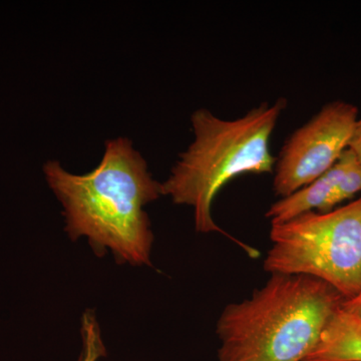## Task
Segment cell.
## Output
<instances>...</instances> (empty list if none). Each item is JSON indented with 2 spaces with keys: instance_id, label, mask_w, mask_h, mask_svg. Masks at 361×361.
<instances>
[{
  "instance_id": "cell-1",
  "label": "cell",
  "mask_w": 361,
  "mask_h": 361,
  "mask_svg": "<svg viewBox=\"0 0 361 361\" xmlns=\"http://www.w3.org/2000/svg\"><path fill=\"white\" fill-rule=\"evenodd\" d=\"M44 172L73 241L85 237L97 256L110 250L118 264L152 265L154 234L145 207L163 196L161 183L130 140L106 141L101 163L87 174L68 172L58 161H47Z\"/></svg>"
},
{
  "instance_id": "cell-6",
  "label": "cell",
  "mask_w": 361,
  "mask_h": 361,
  "mask_svg": "<svg viewBox=\"0 0 361 361\" xmlns=\"http://www.w3.org/2000/svg\"><path fill=\"white\" fill-rule=\"evenodd\" d=\"M345 163L343 154L336 165L319 178L273 203L266 213L271 223H281L310 212H326L327 206L336 189Z\"/></svg>"
},
{
  "instance_id": "cell-2",
  "label": "cell",
  "mask_w": 361,
  "mask_h": 361,
  "mask_svg": "<svg viewBox=\"0 0 361 361\" xmlns=\"http://www.w3.org/2000/svg\"><path fill=\"white\" fill-rule=\"evenodd\" d=\"M286 106L285 99L274 104L263 102L234 120L221 118L207 109L194 111V141L161 183V195L170 197L176 205L194 209L197 232L220 233L249 255L256 253L218 226L212 215L213 202L221 189L238 176L274 171L276 158L271 154L270 140Z\"/></svg>"
},
{
  "instance_id": "cell-8",
  "label": "cell",
  "mask_w": 361,
  "mask_h": 361,
  "mask_svg": "<svg viewBox=\"0 0 361 361\" xmlns=\"http://www.w3.org/2000/svg\"><path fill=\"white\" fill-rule=\"evenodd\" d=\"M343 159L345 163L343 175L330 198L326 212L361 192V161L349 148L344 152Z\"/></svg>"
},
{
  "instance_id": "cell-5",
  "label": "cell",
  "mask_w": 361,
  "mask_h": 361,
  "mask_svg": "<svg viewBox=\"0 0 361 361\" xmlns=\"http://www.w3.org/2000/svg\"><path fill=\"white\" fill-rule=\"evenodd\" d=\"M358 118L357 106L337 99L324 104L298 128L276 159L275 194L288 196L334 167L349 148Z\"/></svg>"
},
{
  "instance_id": "cell-7",
  "label": "cell",
  "mask_w": 361,
  "mask_h": 361,
  "mask_svg": "<svg viewBox=\"0 0 361 361\" xmlns=\"http://www.w3.org/2000/svg\"><path fill=\"white\" fill-rule=\"evenodd\" d=\"M304 361H361V320L341 308Z\"/></svg>"
},
{
  "instance_id": "cell-3",
  "label": "cell",
  "mask_w": 361,
  "mask_h": 361,
  "mask_svg": "<svg viewBox=\"0 0 361 361\" xmlns=\"http://www.w3.org/2000/svg\"><path fill=\"white\" fill-rule=\"evenodd\" d=\"M344 301L315 278L271 275L250 298L223 310L218 360L304 361Z\"/></svg>"
},
{
  "instance_id": "cell-10",
  "label": "cell",
  "mask_w": 361,
  "mask_h": 361,
  "mask_svg": "<svg viewBox=\"0 0 361 361\" xmlns=\"http://www.w3.org/2000/svg\"><path fill=\"white\" fill-rule=\"evenodd\" d=\"M342 310L361 320V292L353 298L344 301Z\"/></svg>"
},
{
  "instance_id": "cell-9",
  "label": "cell",
  "mask_w": 361,
  "mask_h": 361,
  "mask_svg": "<svg viewBox=\"0 0 361 361\" xmlns=\"http://www.w3.org/2000/svg\"><path fill=\"white\" fill-rule=\"evenodd\" d=\"M82 348L80 361H97L106 355V348L102 341L101 330L94 311L87 310L82 315Z\"/></svg>"
},
{
  "instance_id": "cell-11",
  "label": "cell",
  "mask_w": 361,
  "mask_h": 361,
  "mask_svg": "<svg viewBox=\"0 0 361 361\" xmlns=\"http://www.w3.org/2000/svg\"><path fill=\"white\" fill-rule=\"evenodd\" d=\"M349 149L353 151L356 158L361 161V118H358L353 132V139L349 144Z\"/></svg>"
},
{
  "instance_id": "cell-4",
  "label": "cell",
  "mask_w": 361,
  "mask_h": 361,
  "mask_svg": "<svg viewBox=\"0 0 361 361\" xmlns=\"http://www.w3.org/2000/svg\"><path fill=\"white\" fill-rule=\"evenodd\" d=\"M266 272L301 275L334 287L345 300L361 292V197L329 212L271 223Z\"/></svg>"
}]
</instances>
